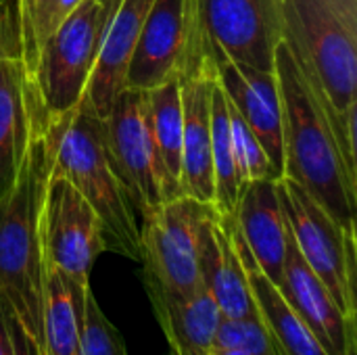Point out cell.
I'll use <instances>...</instances> for the list:
<instances>
[{"label": "cell", "instance_id": "obj_25", "mask_svg": "<svg viewBox=\"0 0 357 355\" xmlns=\"http://www.w3.org/2000/svg\"><path fill=\"white\" fill-rule=\"evenodd\" d=\"M228 100V98H226ZM228 115H230V136H232V151H234V163L241 186L253 180L261 178H274L272 163L261 146V142L255 138L243 115L234 109V105L228 100Z\"/></svg>", "mask_w": 357, "mask_h": 355}, {"label": "cell", "instance_id": "obj_14", "mask_svg": "<svg viewBox=\"0 0 357 355\" xmlns=\"http://www.w3.org/2000/svg\"><path fill=\"white\" fill-rule=\"evenodd\" d=\"M215 71L211 61L199 71L180 77L182 92V167L178 197L213 203L211 165V90Z\"/></svg>", "mask_w": 357, "mask_h": 355}, {"label": "cell", "instance_id": "obj_10", "mask_svg": "<svg viewBox=\"0 0 357 355\" xmlns=\"http://www.w3.org/2000/svg\"><path fill=\"white\" fill-rule=\"evenodd\" d=\"M102 126L111 163L140 222L146 213L165 203L149 126L146 92L123 88L113 100Z\"/></svg>", "mask_w": 357, "mask_h": 355}, {"label": "cell", "instance_id": "obj_35", "mask_svg": "<svg viewBox=\"0 0 357 355\" xmlns=\"http://www.w3.org/2000/svg\"><path fill=\"white\" fill-rule=\"evenodd\" d=\"M169 355H172V354H169Z\"/></svg>", "mask_w": 357, "mask_h": 355}, {"label": "cell", "instance_id": "obj_18", "mask_svg": "<svg viewBox=\"0 0 357 355\" xmlns=\"http://www.w3.org/2000/svg\"><path fill=\"white\" fill-rule=\"evenodd\" d=\"M201 280L211 293L224 318L259 316L249 289L245 266L232 239L230 213H218L203 234Z\"/></svg>", "mask_w": 357, "mask_h": 355}, {"label": "cell", "instance_id": "obj_16", "mask_svg": "<svg viewBox=\"0 0 357 355\" xmlns=\"http://www.w3.org/2000/svg\"><path fill=\"white\" fill-rule=\"evenodd\" d=\"M151 4L153 0H113L96 63L82 98L100 119L107 117L113 100L126 86L128 63Z\"/></svg>", "mask_w": 357, "mask_h": 355}, {"label": "cell", "instance_id": "obj_13", "mask_svg": "<svg viewBox=\"0 0 357 355\" xmlns=\"http://www.w3.org/2000/svg\"><path fill=\"white\" fill-rule=\"evenodd\" d=\"M186 42V0H153L128 63L123 88L149 92L169 80H180Z\"/></svg>", "mask_w": 357, "mask_h": 355}, {"label": "cell", "instance_id": "obj_22", "mask_svg": "<svg viewBox=\"0 0 357 355\" xmlns=\"http://www.w3.org/2000/svg\"><path fill=\"white\" fill-rule=\"evenodd\" d=\"M79 310L67 278L44 259L42 333L48 355H79Z\"/></svg>", "mask_w": 357, "mask_h": 355}, {"label": "cell", "instance_id": "obj_28", "mask_svg": "<svg viewBox=\"0 0 357 355\" xmlns=\"http://www.w3.org/2000/svg\"><path fill=\"white\" fill-rule=\"evenodd\" d=\"M0 355H19L17 352V345H15V339L10 335V328L0 312Z\"/></svg>", "mask_w": 357, "mask_h": 355}, {"label": "cell", "instance_id": "obj_33", "mask_svg": "<svg viewBox=\"0 0 357 355\" xmlns=\"http://www.w3.org/2000/svg\"><path fill=\"white\" fill-rule=\"evenodd\" d=\"M2 4H4V0H0V6H2Z\"/></svg>", "mask_w": 357, "mask_h": 355}, {"label": "cell", "instance_id": "obj_24", "mask_svg": "<svg viewBox=\"0 0 357 355\" xmlns=\"http://www.w3.org/2000/svg\"><path fill=\"white\" fill-rule=\"evenodd\" d=\"M82 0H33L27 17L19 25V56L31 77L42 44L65 23Z\"/></svg>", "mask_w": 357, "mask_h": 355}, {"label": "cell", "instance_id": "obj_29", "mask_svg": "<svg viewBox=\"0 0 357 355\" xmlns=\"http://www.w3.org/2000/svg\"><path fill=\"white\" fill-rule=\"evenodd\" d=\"M31 2L33 0H15V8H17V27L23 23V19L27 17V13H29V6H31Z\"/></svg>", "mask_w": 357, "mask_h": 355}, {"label": "cell", "instance_id": "obj_19", "mask_svg": "<svg viewBox=\"0 0 357 355\" xmlns=\"http://www.w3.org/2000/svg\"><path fill=\"white\" fill-rule=\"evenodd\" d=\"M172 355H211L222 312L211 293L199 287L186 295H149Z\"/></svg>", "mask_w": 357, "mask_h": 355}, {"label": "cell", "instance_id": "obj_4", "mask_svg": "<svg viewBox=\"0 0 357 355\" xmlns=\"http://www.w3.org/2000/svg\"><path fill=\"white\" fill-rule=\"evenodd\" d=\"M52 172L69 180L96 211L105 251L138 262L140 222L111 163L102 119L86 103H79L61 134Z\"/></svg>", "mask_w": 357, "mask_h": 355}, {"label": "cell", "instance_id": "obj_20", "mask_svg": "<svg viewBox=\"0 0 357 355\" xmlns=\"http://www.w3.org/2000/svg\"><path fill=\"white\" fill-rule=\"evenodd\" d=\"M230 228H232V239L238 251V257L245 266L249 289L257 308L259 318L264 320L266 328L272 335V341L280 355H328L318 339L312 335V331L301 322V318L293 312V308L287 303L278 287L259 270L255 257L247 249L234 213H230Z\"/></svg>", "mask_w": 357, "mask_h": 355}, {"label": "cell", "instance_id": "obj_6", "mask_svg": "<svg viewBox=\"0 0 357 355\" xmlns=\"http://www.w3.org/2000/svg\"><path fill=\"white\" fill-rule=\"evenodd\" d=\"M213 203L176 197L140 220V259L146 295H186L203 287L201 245Z\"/></svg>", "mask_w": 357, "mask_h": 355}, {"label": "cell", "instance_id": "obj_5", "mask_svg": "<svg viewBox=\"0 0 357 355\" xmlns=\"http://www.w3.org/2000/svg\"><path fill=\"white\" fill-rule=\"evenodd\" d=\"M186 19L188 42L180 77L207 65L215 48L249 67L274 69L282 40L280 0H186Z\"/></svg>", "mask_w": 357, "mask_h": 355}, {"label": "cell", "instance_id": "obj_21", "mask_svg": "<svg viewBox=\"0 0 357 355\" xmlns=\"http://www.w3.org/2000/svg\"><path fill=\"white\" fill-rule=\"evenodd\" d=\"M149 96V126L155 155L159 161L161 188L165 201L178 197L180 167H182V92L180 80H169L146 92Z\"/></svg>", "mask_w": 357, "mask_h": 355}, {"label": "cell", "instance_id": "obj_11", "mask_svg": "<svg viewBox=\"0 0 357 355\" xmlns=\"http://www.w3.org/2000/svg\"><path fill=\"white\" fill-rule=\"evenodd\" d=\"M215 80L226 98L243 115L255 138L261 142L276 180L284 176L282 153V105L276 71H261L230 59L222 50H211L209 56Z\"/></svg>", "mask_w": 357, "mask_h": 355}, {"label": "cell", "instance_id": "obj_17", "mask_svg": "<svg viewBox=\"0 0 357 355\" xmlns=\"http://www.w3.org/2000/svg\"><path fill=\"white\" fill-rule=\"evenodd\" d=\"M234 220L259 270L278 287L291 234L280 207L276 180L261 178L243 184Z\"/></svg>", "mask_w": 357, "mask_h": 355}, {"label": "cell", "instance_id": "obj_31", "mask_svg": "<svg viewBox=\"0 0 357 355\" xmlns=\"http://www.w3.org/2000/svg\"><path fill=\"white\" fill-rule=\"evenodd\" d=\"M38 355H48V352H46V349H44V345H42V347H40V349H38Z\"/></svg>", "mask_w": 357, "mask_h": 355}, {"label": "cell", "instance_id": "obj_3", "mask_svg": "<svg viewBox=\"0 0 357 355\" xmlns=\"http://www.w3.org/2000/svg\"><path fill=\"white\" fill-rule=\"evenodd\" d=\"M274 71L282 105L284 176L301 184L345 230H356L357 176L347 167L324 111L282 40Z\"/></svg>", "mask_w": 357, "mask_h": 355}, {"label": "cell", "instance_id": "obj_15", "mask_svg": "<svg viewBox=\"0 0 357 355\" xmlns=\"http://www.w3.org/2000/svg\"><path fill=\"white\" fill-rule=\"evenodd\" d=\"M40 111L19 52H0V201L15 186Z\"/></svg>", "mask_w": 357, "mask_h": 355}, {"label": "cell", "instance_id": "obj_2", "mask_svg": "<svg viewBox=\"0 0 357 355\" xmlns=\"http://www.w3.org/2000/svg\"><path fill=\"white\" fill-rule=\"evenodd\" d=\"M280 29L357 176V0H280Z\"/></svg>", "mask_w": 357, "mask_h": 355}, {"label": "cell", "instance_id": "obj_34", "mask_svg": "<svg viewBox=\"0 0 357 355\" xmlns=\"http://www.w3.org/2000/svg\"><path fill=\"white\" fill-rule=\"evenodd\" d=\"M0 52H2V50H0Z\"/></svg>", "mask_w": 357, "mask_h": 355}, {"label": "cell", "instance_id": "obj_7", "mask_svg": "<svg viewBox=\"0 0 357 355\" xmlns=\"http://www.w3.org/2000/svg\"><path fill=\"white\" fill-rule=\"evenodd\" d=\"M113 2L82 0L65 23L42 44L31 73L40 105L48 117L73 113L90 82Z\"/></svg>", "mask_w": 357, "mask_h": 355}, {"label": "cell", "instance_id": "obj_26", "mask_svg": "<svg viewBox=\"0 0 357 355\" xmlns=\"http://www.w3.org/2000/svg\"><path fill=\"white\" fill-rule=\"evenodd\" d=\"M79 355H128L121 333L102 314L92 291L79 318Z\"/></svg>", "mask_w": 357, "mask_h": 355}, {"label": "cell", "instance_id": "obj_32", "mask_svg": "<svg viewBox=\"0 0 357 355\" xmlns=\"http://www.w3.org/2000/svg\"><path fill=\"white\" fill-rule=\"evenodd\" d=\"M100 2H105V4H109V2H113V0H100Z\"/></svg>", "mask_w": 357, "mask_h": 355}, {"label": "cell", "instance_id": "obj_9", "mask_svg": "<svg viewBox=\"0 0 357 355\" xmlns=\"http://www.w3.org/2000/svg\"><path fill=\"white\" fill-rule=\"evenodd\" d=\"M105 253L102 226L79 190L52 172L44 203V257L71 285L82 314L90 289V272Z\"/></svg>", "mask_w": 357, "mask_h": 355}, {"label": "cell", "instance_id": "obj_27", "mask_svg": "<svg viewBox=\"0 0 357 355\" xmlns=\"http://www.w3.org/2000/svg\"><path fill=\"white\" fill-rule=\"evenodd\" d=\"M213 349L243 352L249 355H280L270 331L259 316L255 318H222Z\"/></svg>", "mask_w": 357, "mask_h": 355}, {"label": "cell", "instance_id": "obj_1", "mask_svg": "<svg viewBox=\"0 0 357 355\" xmlns=\"http://www.w3.org/2000/svg\"><path fill=\"white\" fill-rule=\"evenodd\" d=\"M69 119L40 111L15 186L0 201V312L19 355H38L44 345V203Z\"/></svg>", "mask_w": 357, "mask_h": 355}, {"label": "cell", "instance_id": "obj_8", "mask_svg": "<svg viewBox=\"0 0 357 355\" xmlns=\"http://www.w3.org/2000/svg\"><path fill=\"white\" fill-rule=\"evenodd\" d=\"M276 190L295 247L333 293L341 310L356 320V230H345L295 180L282 176Z\"/></svg>", "mask_w": 357, "mask_h": 355}, {"label": "cell", "instance_id": "obj_12", "mask_svg": "<svg viewBox=\"0 0 357 355\" xmlns=\"http://www.w3.org/2000/svg\"><path fill=\"white\" fill-rule=\"evenodd\" d=\"M291 234V232H289ZM278 291L328 355H356V320L349 318L326 285L307 266L289 236Z\"/></svg>", "mask_w": 357, "mask_h": 355}, {"label": "cell", "instance_id": "obj_30", "mask_svg": "<svg viewBox=\"0 0 357 355\" xmlns=\"http://www.w3.org/2000/svg\"><path fill=\"white\" fill-rule=\"evenodd\" d=\"M211 355H249V354H243V352H226V349H213Z\"/></svg>", "mask_w": 357, "mask_h": 355}, {"label": "cell", "instance_id": "obj_23", "mask_svg": "<svg viewBox=\"0 0 357 355\" xmlns=\"http://www.w3.org/2000/svg\"><path fill=\"white\" fill-rule=\"evenodd\" d=\"M211 165H213V205L220 213H234L241 182L234 163L228 100L222 86L213 84L211 90Z\"/></svg>", "mask_w": 357, "mask_h": 355}]
</instances>
